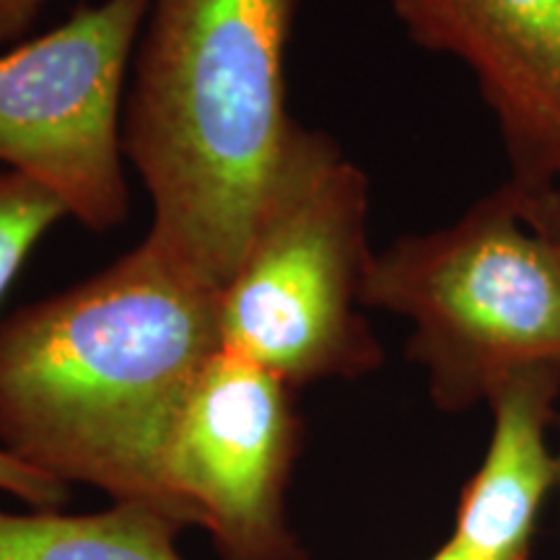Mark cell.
Segmentation results:
<instances>
[{"label":"cell","instance_id":"cell-5","mask_svg":"<svg viewBox=\"0 0 560 560\" xmlns=\"http://www.w3.org/2000/svg\"><path fill=\"white\" fill-rule=\"evenodd\" d=\"M151 0H100L0 52V166L91 231L130 215L122 109Z\"/></svg>","mask_w":560,"mask_h":560},{"label":"cell","instance_id":"cell-2","mask_svg":"<svg viewBox=\"0 0 560 560\" xmlns=\"http://www.w3.org/2000/svg\"><path fill=\"white\" fill-rule=\"evenodd\" d=\"M301 0H151L122 151L151 198L145 242L208 289L240 265L299 120L285 60Z\"/></svg>","mask_w":560,"mask_h":560},{"label":"cell","instance_id":"cell-13","mask_svg":"<svg viewBox=\"0 0 560 560\" xmlns=\"http://www.w3.org/2000/svg\"><path fill=\"white\" fill-rule=\"evenodd\" d=\"M45 0H0V47L24 37Z\"/></svg>","mask_w":560,"mask_h":560},{"label":"cell","instance_id":"cell-3","mask_svg":"<svg viewBox=\"0 0 560 560\" xmlns=\"http://www.w3.org/2000/svg\"><path fill=\"white\" fill-rule=\"evenodd\" d=\"M369 210L366 172L325 130L296 122L242 260L215 293L221 348L291 389L380 369L361 312Z\"/></svg>","mask_w":560,"mask_h":560},{"label":"cell","instance_id":"cell-9","mask_svg":"<svg viewBox=\"0 0 560 560\" xmlns=\"http://www.w3.org/2000/svg\"><path fill=\"white\" fill-rule=\"evenodd\" d=\"M182 527L143 503H112L94 514H30L0 509V560H185Z\"/></svg>","mask_w":560,"mask_h":560},{"label":"cell","instance_id":"cell-4","mask_svg":"<svg viewBox=\"0 0 560 560\" xmlns=\"http://www.w3.org/2000/svg\"><path fill=\"white\" fill-rule=\"evenodd\" d=\"M363 306L410 322L408 355L444 412L488 405L522 371L560 369V249L509 182L450 226L374 252Z\"/></svg>","mask_w":560,"mask_h":560},{"label":"cell","instance_id":"cell-6","mask_svg":"<svg viewBox=\"0 0 560 560\" xmlns=\"http://www.w3.org/2000/svg\"><path fill=\"white\" fill-rule=\"evenodd\" d=\"M299 439L289 384L221 348L187 392L161 459L179 522L208 529L223 560H304L285 522Z\"/></svg>","mask_w":560,"mask_h":560},{"label":"cell","instance_id":"cell-15","mask_svg":"<svg viewBox=\"0 0 560 560\" xmlns=\"http://www.w3.org/2000/svg\"><path fill=\"white\" fill-rule=\"evenodd\" d=\"M558 433H560V416H558ZM556 454H558V488H560V439H558V446H556Z\"/></svg>","mask_w":560,"mask_h":560},{"label":"cell","instance_id":"cell-12","mask_svg":"<svg viewBox=\"0 0 560 560\" xmlns=\"http://www.w3.org/2000/svg\"><path fill=\"white\" fill-rule=\"evenodd\" d=\"M511 190H514L529 226H535L560 249V185L540 187V190H522V187L511 185Z\"/></svg>","mask_w":560,"mask_h":560},{"label":"cell","instance_id":"cell-11","mask_svg":"<svg viewBox=\"0 0 560 560\" xmlns=\"http://www.w3.org/2000/svg\"><path fill=\"white\" fill-rule=\"evenodd\" d=\"M0 493L16 495V499L30 503L34 509H55L66 503L68 486L32 470L24 462L0 450Z\"/></svg>","mask_w":560,"mask_h":560},{"label":"cell","instance_id":"cell-8","mask_svg":"<svg viewBox=\"0 0 560 560\" xmlns=\"http://www.w3.org/2000/svg\"><path fill=\"white\" fill-rule=\"evenodd\" d=\"M482 462L462 490L450 542L475 560H529L558 454L550 429L560 416V369L516 374L490 397Z\"/></svg>","mask_w":560,"mask_h":560},{"label":"cell","instance_id":"cell-10","mask_svg":"<svg viewBox=\"0 0 560 560\" xmlns=\"http://www.w3.org/2000/svg\"><path fill=\"white\" fill-rule=\"evenodd\" d=\"M62 219L68 213L52 192L0 166V299L30 252Z\"/></svg>","mask_w":560,"mask_h":560},{"label":"cell","instance_id":"cell-14","mask_svg":"<svg viewBox=\"0 0 560 560\" xmlns=\"http://www.w3.org/2000/svg\"><path fill=\"white\" fill-rule=\"evenodd\" d=\"M429 560H475V558L465 556V552H462L459 548H454V545H452L450 540H446L436 552H433V556H431Z\"/></svg>","mask_w":560,"mask_h":560},{"label":"cell","instance_id":"cell-1","mask_svg":"<svg viewBox=\"0 0 560 560\" xmlns=\"http://www.w3.org/2000/svg\"><path fill=\"white\" fill-rule=\"evenodd\" d=\"M215 293L149 242L0 322V450L179 527L161 459L221 350Z\"/></svg>","mask_w":560,"mask_h":560},{"label":"cell","instance_id":"cell-7","mask_svg":"<svg viewBox=\"0 0 560 560\" xmlns=\"http://www.w3.org/2000/svg\"><path fill=\"white\" fill-rule=\"evenodd\" d=\"M408 37L472 73L522 190L560 185V0H387Z\"/></svg>","mask_w":560,"mask_h":560}]
</instances>
